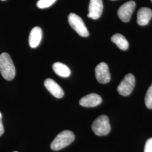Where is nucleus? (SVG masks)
<instances>
[{"mask_svg": "<svg viewBox=\"0 0 152 152\" xmlns=\"http://www.w3.org/2000/svg\"><path fill=\"white\" fill-rule=\"evenodd\" d=\"M0 72L7 81L13 80L15 76V67L10 55L6 53L0 55Z\"/></svg>", "mask_w": 152, "mask_h": 152, "instance_id": "f257e3e1", "label": "nucleus"}, {"mask_svg": "<svg viewBox=\"0 0 152 152\" xmlns=\"http://www.w3.org/2000/svg\"><path fill=\"white\" fill-rule=\"evenodd\" d=\"M74 134L69 130L61 132L51 144V148L55 151L61 150L69 145L75 140Z\"/></svg>", "mask_w": 152, "mask_h": 152, "instance_id": "f03ea898", "label": "nucleus"}, {"mask_svg": "<svg viewBox=\"0 0 152 152\" xmlns=\"http://www.w3.org/2000/svg\"><path fill=\"white\" fill-rule=\"evenodd\" d=\"M92 130L97 136H105L110 131L111 127L108 117L102 115L98 117L92 124Z\"/></svg>", "mask_w": 152, "mask_h": 152, "instance_id": "7ed1b4c3", "label": "nucleus"}, {"mask_svg": "<svg viewBox=\"0 0 152 152\" xmlns=\"http://www.w3.org/2000/svg\"><path fill=\"white\" fill-rule=\"evenodd\" d=\"M68 22L71 27L80 36L83 37L88 36L89 32L81 17L75 13H71L68 16Z\"/></svg>", "mask_w": 152, "mask_h": 152, "instance_id": "20e7f679", "label": "nucleus"}, {"mask_svg": "<svg viewBox=\"0 0 152 152\" xmlns=\"http://www.w3.org/2000/svg\"><path fill=\"white\" fill-rule=\"evenodd\" d=\"M135 85V78L131 73L125 76L117 88L118 92L122 96H129L132 92Z\"/></svg>", "mask_w": 152, "mask_h": 152, "instance_id": "39448f33", "label": "nucleus"}, {"mask_svg": "<svg viewBox=\"0 0 152 152\" xmlns=\"http://www.w3.org/2000/svg\"><path fill=\"white\" fill-rule=\"evenodd\" d=\"M136 4L134 1H130L123 4L118 10V15L120 19L124 22L130 21L131 17L135 10Z\"/></svg>", "mask_w": 152, "mask_h": 152, "instance_id": "423d86ee", "label": "nucleus"}, {"mask_svg": "<svg viewBox=\"0 0 152 152\" xmlns=\"http://www.w3.org/2000/svg\"><path fill=\"white\" fill-rule=\"evenodd\" d=\"M95 76L100 83H107L110 80V73L108 65L105 63H100L95 68Z\"/></svg>", "mask_w": 152, "mask_h": 152, "instance_id": "0eeeda50", "label": "nucleus"}, {"mask_svg": "<svg viewBox=\"0 0 152 152\" xmlns=\"http://www.w3.org/2000/svg\"><path fill=\"white\" fill-rule=\"evenodd\" d=\"M103 4L102 0H90L88 6V18L96 20L99 19L103 12Z\"/></svg>", "mask_w": 152, "mask_h": 152, "instance_id": "6e6552de", "label": "nucleus"}, {"mask_svg": "<svg viewBox=\"0 0 152 152\" xmlns=\"http://www.w3.org/2000/svg\"><path fill=\"white\" fill-rule=\"evenodd\" d=\"M102 102V98L98 94L92 93L86 95L80 100V104L84 107H95Z\"/></svg>", "mask_w": 152, "mask_h": 152, "instance_id": "1a4fd4ad", "label": "nucleus"}, {"mask_svg": "<svg viewBox=\"0 0 152 152\" xmlns=\"http://www.w3.org/2000/svg\"><path fill=\"white\" fill-rule=\"evenodd\" d=\"M45 86L54 96L61 98L64 96V91L60 86L51 78H48L44 82Z\"/></svg>", "mask_w": 152, "mask_h": 152, "instance_id": "9d476101", "label": "nucleus"}, {"mask_svg": "<svg viewBox=\"0 0 152 152\" xmlns=\"http://www.w3.org/2000/svg\"><path fill=\"white\" fill-rule=\"evenodd\" d=\"M152 18V10L148 7H141L137 12V22L139 25L144 26L148 24Z\"/></svg>", "mask_w": 152, "mask_h": 152, "instance_id": "9b49d317", "label": "nucleus"}, {"mask_svg": "<svg viewBox=\"0 0 152 152\" xmlns=\"http://www.w3.org/2000/svg\"><path fill=\"white\" fill-rule=\"evenodd\" d=\"M42 37V31L41 28L36 27L31 30L29 36V44L32 48L37 47Z\"/></svg>", "mask_w": 152, "mask_h": 152, "instance_id": "f8f14e48", "label": "nucleus"}, {"mask_svg": "<svg viewBox=\"0 0 152 152\" xmlns=\"http://www.w3.org/2000/svg\"><path fill=\"white\" fill-rule=\"evenodd\" d=\"M53 69L57 75L62 77H68L71 75V70L69 67L60 62L55 63L53 65Z\"/></svg>", "mask_w": 152, "mask_h": 152, "instance_id": "ddd939ff", "label": "nucleus"}, {"mask_svg": "<svg viewBox=\"0 0 152 152\" xmlns=\"http://www.w3.org/2000/svg\"><path fill=\"white\" fill-rule=\"evenodd\" d=\"M111 40L114 44L122 50H126L129 48V44L127 40L125 37L120 33H117L114 34Z\"/></svg>", "mask_w": 152, "mask_h": 152, "instance_id": "4468645a", "label": "nucleus"}, {"mask_svg": "<svg viewBox=\"0 0 152 152\" xmlns=\"http://www.w3.org/2000/svg\"><path fill=\"white\" fill-rule=\"evenodd\" d=\"M145 103L148 108L152 109V84L147 90L145 97Z\"/></svg>", "mask_w": 152, "mask_h": 152, "instance_id": "2eb2a0df", "label": "nucleus"}, {"mask_svg": "<svg viewBox=\"0 0 152 152\" xmlns=\"http://www.w3.org/2000/svg\"><path fill=\"white\" fill-rule=\"evenodd\" d=\"M56 0H39L37 6L39 9H45L52 5Z\"/></svg>", "mask_w": 152, "mask_h": 152, "instance_id": "dca6fc26", "label": "nucleus"}, {"mask_svg": "<svg viewBox=\"0 0 152 152\" xmlns=\"http://www.w3.org/2000/svg\"><path fill=\"white\" fill-rule=\"evenodd\" d=\"M144 152H152V137L149 139L146 142Z\"/></svg>", "mask_w": 152, "mask_h": 152, "instance_id": "f3484780", "label": "nucleus"}, {"mask_svg": "<svg viewBox=\"0 0 152 152\" xmlns=\"http://www.w3.org/2000/svg\"><path fill=\"white\" fill-rule=\"evenodd\" d=\"M2 113L0 112V136H2L4 132V127L2 122Z\"/></svg>", "mask_w": 152, "mask_h": 152, "instance_id": "a211bd4d", "label": "nucleus"}, {"mask_svg": "<svg viewBox=\"0 0 152 152\" xmlns=\"http://www.w3.org/2000/svg\"><path fill=\"white\" fill-rule=\"evenodd\" d=\"M151 2H152V0H151Z\"/></svg>", "mask_w": 152, "mask_h": 152, "instance_id": "6ab92c4d", "label": "nucleus"}, {"mask_svg": "<svg viewBox=\"0 0 152 152\" xmlns=\"http://www.w3.org/2000/svg\"><path fill=\"white\" fill-rule=\"evenodd\" d=\"M2 1H5V0H2Z\"/></svg>", "mask_w": 152, "mask_h": 152, "instance_id": "aec40b11", "label": "nucleus"}, {"mask_svg": "<svg viewBox=\"0 0 152 152\" xmlns=\"http://www.w3.org/2000/svg\"></svg>", "mask_w": 152, "mask_h": 152, "instance_id": "412c9836", "label": "nucleus"}]
</instances>
